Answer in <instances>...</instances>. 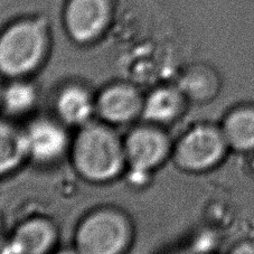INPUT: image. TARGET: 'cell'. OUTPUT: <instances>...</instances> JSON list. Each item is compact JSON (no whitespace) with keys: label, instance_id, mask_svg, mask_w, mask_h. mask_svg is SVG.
<instances>
[{"label":"cell","instance_id":"3","mask_svg":"<svg viewBox=\"0 0 254 254\" xmlns=\"http://www.w3.org/2000/svg\"><path fill=\"white\" fill-rule=\"evenodd\" d=\"M130 223L116 209L91 213L78 225L75 249L81 254H125L131 243Z\"/></svg>","mask_w":254,"mask_h":254},{"label":"cell","instance_id":"7","mask_svg":"<svg viewBox=\"0 0 254 254\" xmlns=\"http://www.w3.org/2000/svg\"><path fill=\"white\" fill-rule=\"evenodd\" d=\"M23 131L27 158L35 163H55L67 150L68 135L60 122L47 118H38L30 122Z\"/></svg>","mask_w":254,"mask_h":254},{"label":"cell","instance_id":"1","mask_svg":"<svg viewBox=\"0 0 254 254\" xmlns=\"http://www.w3.org/2000/svg\"><path fill=\"white\" fill-rule=\"evenodd\" d=\"M50 24L43 16H24L0 33V74L20 78L35 71L50 48Z\"/></svg>","mask_w":254,"mask_h":254},{"label":"cell","instance_id":"18","mask_svg":"<svg viewBox=\"0 0 254 254\" xmlns=\"http://www.w3.org/2000/svg\"><path fill=\"white\" fill-rule=\"evenodd\" d=\"M54 254H81V253L78 252L76 249H74V250H62V251H59Z\"/></svg>","mask_w":254,"mask_h":254},{"label":"cell","instance_id":"8","mask_svg":"<svg viewBox=\"0 0 254 254\" xmlns=\"http://www.w3.org/2000/svg\"><path fill=\"white\" fill-rule=\"evenodd\" d=\"M143 99L133 86L113 84L101 92L95 100V112L103 121L125 125L141 116Z\"/></svg>","mask_w":254,"mask_h":254},{"label":"cell","instance_id":"5","mask_svg":"<svg viewBox=\"0 0 254 254\" xmlns=\"http://www.w3.org/2000/svg\"><path fill=\"white\" fill-rule=\"evenodd\" d=\"M115 7L113 0H65L62 10L65 33L81 45L98 41L110 27Z\"/></svg>","mask_w":254,"mask_h":254},{"label":"cell","instance_id":"9","mask_svg":"<svg viewBox=\"0 0 254 254\" xmlns=\"http://www.w3.org/2000/svg\"><path fill=\"white\" fill-rule=\"evenodd\" d=\"M56 239L53 223L42 217L30 218L17 227L0 254H48Z\"/></svg>","mask_w":254,"mask_h":254},{"label":"cell","instance_id":"2","mask_svg":"<svg viewBox=\"0 0 254 254\" xmlns=\"http://www.w3.org/2000/svg\"><path fill=\"white\" fill-rule=\"evenodd\" d=\"M72 163L87 182H110L127 165L124 142L108 126L91 121L81 127L74 139Z\"/></svg>","mask_w":254,"mask_h":254},{"label":"cell","instance_id":"19","mask_svg":"<svg viewBox=\"0 0 254 254\" xmlns=\"http://www.w3.org/2000/svg\"><path fill=\"white\" fill-rule=\"evenodd\" d=\"M1 92H2V86H1V83H0V99H1Z\"/></svg>","mask_w":254,"mask_h":254},{"label":"cell","instance_id":"16","mask_svg":"<svg viewBox=\"0 0 254 254\" xmlns=\"http://www.w3.org/2000/svg\"><path fill=\"white\" fill-rule=\"evenodd\" d=\"M230 254H254V241H243L236 244Z\"/></svg>","mask_w":254,"mask_h":254},{"label":"cell","instance_id":"15","mask_svg":"<svg viewBox=\"0 0 254 254\" xmlns=\"http://www.w3.org/2000/svg\"><path fill=\"white\" fill-rule=\"evenodd\" d=\"M37 100V92L34 85L19 78L2 87L0 106L7 115L23 116L34 108Z\"/></svg>","mask_w":254,"mask_h":254},{"label":"cell","instance_id":"10","mask_svg":"<svg viewBox=\"0 0 254 254\" xmlns=\"http://www.w3.org/2000/svg\"><path fill=\"white\" fill-rule=\"evenodd\" d=\"M55 108L63 124L81 128L91 122L95 113V100L84 86L71 84L60 91Z\"/></svg>","mask_w":254,"mask_h":254},{"label":"cell","instance_id":"17","mask_svg":"<svg viewBox=\"0 0 254 254\" xmlns=\"http://www.w3.org/2000/svg\"><path fill=\"white\" fill-rule=\"evenodd\" d=\"M5 244H6V240H5V232H3V222H2L1 215H0V252L2 251Z\"/></svg>","mask_w":254,"mask_h":254},{"label":"cell","instance_id":"6","mask_svg":"<svg viewBox=\"0 0 254 254\" xmlns=\"http://www.w3.org/2000/svg\"><path fill=\"white\" fill-rule=\"evenodd\" d=\"M126 164L137 175H146L158 167L169 152L167 135L155 127H140L124 141Z\"/></svg>","mask_w":254,"mask_h":254},{"label":"cell","instance_id":"11","mask_svg":"<svg viewBox=\"0 0 254 254\" xmlns=\"http://www.w3.org/2000/svg\"><path fill=\"white\" fill-rule=\"evenodd\" d=\"M229 148L240 152L254 151V106L242 104L227 113L222 124Z\"/></svg>","mask_w":254,"mask_h":254},{"label":"cell","instance_id":"14","mask_svg":"<svg viewBox=\"0 0 254 254\" xmlns=\"http://www.w3.org/2000/svg\"><path fill=\"white\" fill-rule=\"evenodd\" d=\"M27 159L24 131L0 120V177L9 175Z\"/></svg>","mask_w":254,"mask_h":254},{"label":"cell","instance_id":"4","mask_svg":"<svg viewBox=\"0 0 254 254\" xmlns=\"http://www.w3.org/2000/svg\"><path fill=\"white\" fill-rule=\"evenodd\" d=\"M229 149L221 128L199 125L181 138L175 148L174 158L185 172L201 173L220 164Z\"/></svg>","mask_w":254,"mask_h":254},{"label":"cell","instance_id":"12","mask_svg":"<svg viewBox=\"0 0 254 254\" xmlns=\"http://www.w3.org/2000/svg\"><path fill=\"white\" fill-rule=\"evenodd\" d=\"M185 96L175 87H159L143 100L141 117L149 124H169L178 117Z\"/></svg>","mask_w":254,"mask_h":254},{"label":"cell","instance_id":"13","mask_svg":"<svg viewBox=\"0 0 254 254\" xmlns=\"http://www.w3.org/2000/svg\"><path fill=\"white\" fill-rule=\"evenodd\" d=\"M220 86V77L213 68L197 65L185 72L179 81L178 90L191 101L206 102L218 93Z\"/></svg>","mask_w":254,"mask_h":254}]
</instances>
